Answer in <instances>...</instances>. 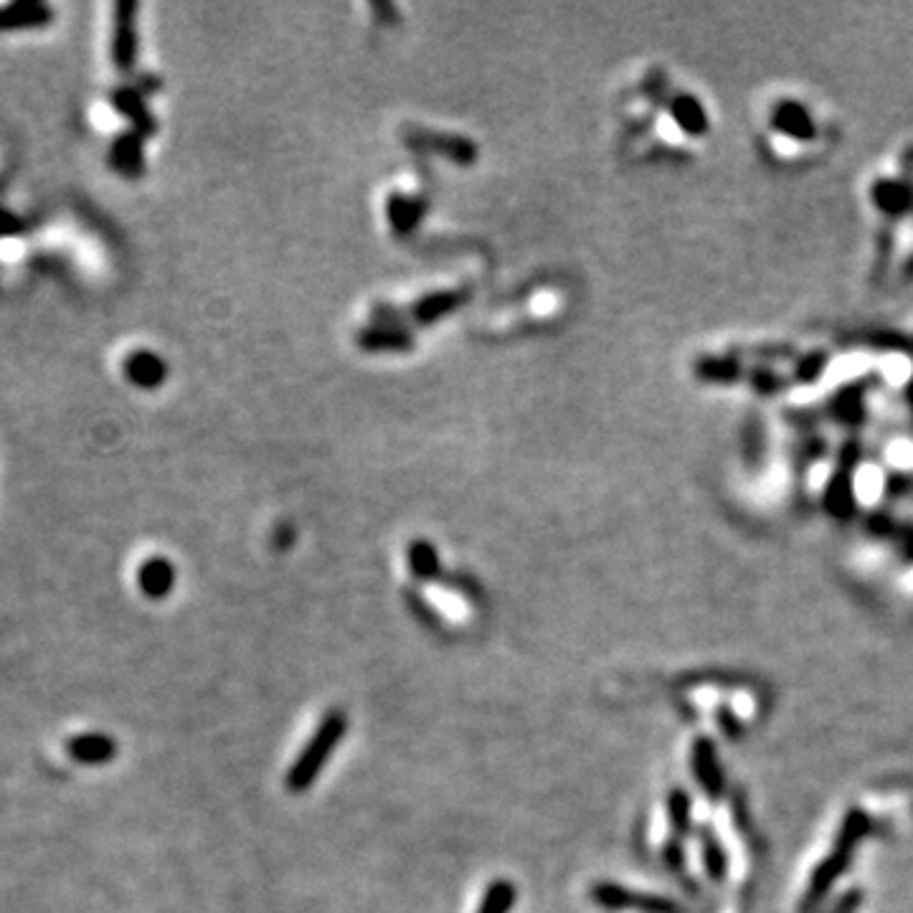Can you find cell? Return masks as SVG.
<instances>
[{
	"label": "cell",
	"mask_w": 913,
	"mask_h": 913,
	"mask_svg": "<svg viewBox=\"0 0 913 913\" xmlns=\"http://www.w3.org/2000/svg\"><path fill=\"white\" fill-rule=\"evenodd\" d=\"M343 731H345V718L340 716V713H333V716H328L323 723H320L318 733L312 736V741L307 744V749L302 751V756L295 761V766H292L290 777H287L290 789L300 792V789L310 787L312 779L318 777L320 769H323V764L330 759V754H333L335 746H338V741L343 739Z\"/></svg>",
	"instance_id": "obj_1"
},
{
	"label": "cell",
	"mask_w": 913,
	"mask_h": 913,
	"mask_svg": "<svg viewBox=\"0 0 913 913\" xmlns=\"http://www.w3.org/2000/svg\"><path fill=\"white\" fill-rule=\"evenodd\" d=\"M51 21H54V11L41 0H13L0 8V33L46 28Z\"/></svg>",
	"instance_id": "obj_2"
},
{
	"label": "cell",
	"mask_w": 913,
	"mask_h": 913,
	"mask_svg": "<svg viewBox=\"0 0 913 913\" xmlns=\"http://www.w3.org/2000/svg\"><path fill=\"white\" fill-rule=\"evenodd\" d=\"M69 756L79 764H107L110 759H115L117 746L110 736H104V733H82V736H74L69 741Z\"/></svg>",
	"instance_id": "obj_3"
},
{
	"label": "cell",
	"mask_w": 913,
	"mask_h": 913,
	"mask_svg": "<svg viewBox=\"0 0 913 913\" xmlns=\"http://www.w3.org/2000/svg\"><path fill=\"white\" fill-rule=\"evenodd\" d=\"M137 584H140V591L148 594L150 599H160L173 586V569L163 558H150L137 571Z\"/></svg>",
	"instance_id": "obj_4"
},
{
	"label": "cell",
	"mask_w": 913,
	"mask_h": 913,
	"mask_svg": "<svg viewBox=\"0 0 913 913\" xmlns=\"http://www.w3.org/2000/svg\"><path fill=\"white\" fill-rule=\"evenodd\" d=\"M132 6L117 8V31H115V61L120 69H130L135 59V36H132Z\"/></svg>",
	"instance_id": "obj_5"
},
{
	"label": "cell",
	"mask_w": 913,
	"mask_h": 913,
	"mask_svg": "<svg viewBox=\"0 0 913 913\" xmlns=\"http://www.w3.org/2000/svg\"><path fill=\"white\" fill-rule=\"evenodd\" d=\"M127 376L135 383H140V386H150V383L158 381L160 366L153 356H148V353H135V356L127 361Z\"/></svg>",
	"instance_id": "obj_6"
},
{
	"label": "cell",
	"mask_w": 913,
	"mask_h": 913,
	"mask_svg": "<svg viewBox=\"0 0 913 913\" xmlns=\"http://www.w3.org/2000/svg\"><path fill=\"white\" fill-rule=\"evenodd\" d=\"M515 891L510 883H495L490 891H487L485 901H482L480 913H508L510 906H513Z\"/></svg>",
	"instance_id": "obj_7"
},
{
	"label": "cell",
	"mask_w": 913,
	"mask_h": 913,
	"mask_svg": "<svg viewBox=\"0 0 913 913\" xmlns=\"http://www.w3.org/2000/svg\"><path fill=\"white\" fill-rule=\"evenodd\" d=\"M112 160H115V165L122 170V173H135L137 145L132 143L130 137H120V140H117L115 150H112Z\"/></svg>",
	"instance_id": "obj_8"
},
{
	"label": "cell",
	"mask_w": 913,
	"mask_h": 913,
	"mask_svg": "<svg viewBox=\"0 0 913 913\" xmlns=\"http://www.w3.org/2000/svg\"><path fill=\"white\" fill-rule=\"evenodd\" d=\"M23 231V221L13 211L0 206V236H16Z\"/></svg>",
	"instance_id": "obj_9"
}]
</instances>
